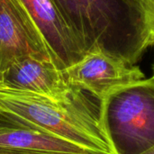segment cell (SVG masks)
I'll list each match as a JSON object with an SVG mask.
<instances>
[{"label": "cell", "instance_id": "6da1fadb", "mask_svg": "<svg viewBox=\"0 0 154 154\" xmlns=\"http://www.w3.org/2000/svg\"><path fill=\"white\" fill-rule=\"evenodd\" d=\"M85 54L103 51L129 66L154 40L145 0H53Z\"/></svg>", "mask_w": 154, "mask_h": 154}, {"label": "cell", "instance_id": "7a4b0ae2", "mask_svg": "<svg viewBox=\"0 0 154 154\" xmlns=\"http://www.w3.org/2000/svg\"><path fill=\"white\" fill-rule=\"evenodd\" d=\"M0 116L14 125L46 133L99 154H116L101 120V102L73 87L63 99L0 85Z\"/></svg>", "mask_w": 154, "mask_h": 154}, {"label": "cell", "instance_id": "3957f363", "mask_svg": "<svg viewBox=\"0 0 154 154\" xmlns=\"http://www.w3.org/2000/svg\"><path fill=\"white\" fill-rule=\"evenodd\" d=\"M101 120L116 154H141L154 147L153 77L106 97Z\"/></svg>", "mask_w": 154, "mask_h": 154}, {"label": "cell", "instance_id": "277c9868", "mask_svg": "<svg viewBox=\"0 0 154 154\" xmlns=\"http://www.w3.org/2000/svg\"><path fill=\"white\" fill-rule=\"evenodd\" d=\"M27 57L51 61L60 69L20 1L0 0V79L12 64Z\"/></svg>", "mask_w": 154, "mask_h": 154}, {"label": "cell", "instance_id": "5b68a950", "mask_svg": "<svg viewBox=\"0 0 154 154\" xmlns=\"http://www.w3.org/2000/svg\"><path fill=\"white\" fill-rule=\"evenodd\" d=\"M69 85L80 88L102 102L116 90L145 79L138 66H129L103 51L87 53L63 70Z\"/></svg>", "mask_w": 154, "mask_h": 154}, {"label": "cell", "instance_id": "8992f818", "mask_svg": "<svg viewBox=\"0 0 154 154\" xmlns=\"http://www.w3.org/2000/svg\"><path fill=\"white\" fill-rule=\"evenodd\" d=\"M39 30L61 70L86 54L53 0H19Z\"/></svg>", "mask_w": 154, "mask_h": 154}, {"label": "cell", "instance_id": "52a82bcc", "mask_svg": "<svg viewBox=\"0 0 154 154\" xmlns=\"http://www.w3.org/2000/svg\"><path fill=\"white\" fill-rule=\"evenodd\" d=\"M0 85L56 100L65 98L73 88L67 82L63 70L54 63L32 57L21 59L12 64L3 74Z\"/></svg>", "mask_w": 154, "mask_h": 154}, {"label": "cell", "instance_id": "ba28073f", "mask_svg": "<svg viewBox=\"0 0 154 154\" xmlns=\"http://www.w3.org/2000/svg\"><path fill=\"white\" fill-rule=\"evenodd\" d=\"M0 154H99L68 140L20 126L0 128Z\"/></svg>", "mask_w": 154, "mask_h": 154}, {"label": "cell", "instance_id": "9c48e42d", "mask_svg": "<svg viewBox=\"0 0 154 154\" xmlns=\"http://www.w3.org/2000/svg\"><path fill=\"white\" fill-rule=\"evenodd\" d=\"M150 30L154 40V0H145Z\"/></svg>", "mask_w": 154, "mask_h": 154}, {"label": "cell", "instance_id": "30bf717a", "mask_svg": "<svg viewBox=\"0 0 154 154\" xmlns=\"http://www.w3.org/2000/svg\"><path fill=\"white\" fill-rule=\"evenodd\" d=\"M5 126H17V125H14L13 123H11L10 121L6 120L5 118L2 117V116H0V128L5 127Z\"/></svg>", "mask_w": 154, "mask_h": 154}, {"label": "cell", "instance_id": "8fae6325", "mask_svg": "<svg viewBox=\"0 0 154 154\" xmlns=\"http://www.w3.org/2000/svg\"><path fill=\"white\" fill-rule=\"evenodd\" d=\"M141 154H154V147L149 149L148 151H146V152H143V153Z\"/></svg>", "mask_w": 154, "mask_h": 154}, {"label": "cell", "instance_id": "7c38bea8", "mask_svg": "<svg viewBox=\"0 0 154 154\" xmlns=\"http://www.w3.org/2000/svg\"><path fill=\"white\" fill-rule=\"evenodd\" d=\"M153 78H154V75H153Z\"/></svg>", "mask_w": 154, "mask_h": 154}]
</instances>
